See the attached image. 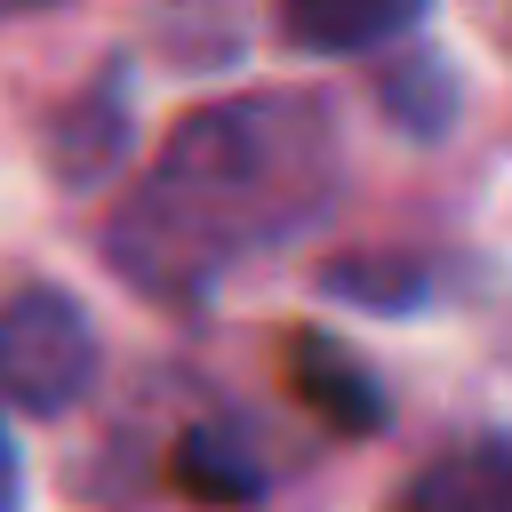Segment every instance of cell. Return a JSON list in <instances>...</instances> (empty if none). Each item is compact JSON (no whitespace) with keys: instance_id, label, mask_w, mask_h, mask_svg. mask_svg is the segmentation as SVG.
<instances>
[{"instance_id":"obj_1","label":"cell","mask_w":512,"mask_h":512,"mask_svg":"<svg viewBox=\"0 0 512 512\" xmlns=\"http://www.w3.org/2000/svg\"><path fill=\"white\" fill-rule=\"evenodd\" d=\"M336 120L312 96H224L176 120L120 200L104 256L160 304H200L232 264L296 240L336 200Z\"/></svg>"},{"instance_id":"obj_2","label":"cell","mask_w":512,"mask_h":512,"mask_svg":"<svg viewBox=\"0 0 512 512\" xmlns=\"http://www.w3.org/2000/svg\"><path fill=\"white\" fill-rule=\"evenodd\" d=\"M96 384V328L64 288H16L0 304V400L24 416H64Z\"/></svg>"},{"instance_id":"obj_3","label":"cell","mask_w":512,"mask_h":512,"mask_svg":"<svg viewBox=\"0 0 512 512\" xmlns=\"http://www.w3.org/2000/svg\"><path fill=\"white\" fill-rule=\"evenodd\" d=\"M128 160V72L104 64L56 120H48V168L64 184H104Z\"/></svg>"},{"instance_id":"obj_4","label":"cell","mask_w":512,"mask_h":512,"mask_svg":"<svg viewBox=\"0 0 512 512\" xmlns=\"http://www.w3.org/2000/svg\"><path fill=\"white\" fill-rule=\"evenodd\" d=\"M384 512H512V432H488L416 464Z\"/></svg>"},{"instance_id":"obj_5","label":"cell","mask_w":512,"mask_h":512,"mask_svg":"<svg viewBox=\"0 0 512 512\" xmlns=\"http://www.w3.org/2000/svg\"><path fill=\"white\" fill-rule=\"evenodd\" d=\"M288 384H296V400L328 424V432H376L384 424V392H376V376L336 344V336H296L288 344Z\"/></svg>"},{"instance_id":"obj_6","label":"cell","mask_w":512,"mask_h":512,"mask_svg":"<svg viewBox=\"0 0 512 512\" xmlns=\"http://www.w3.org/2000/svg\"><path fill=\"white\" fill-rule=\"evenodd\" d=\"M432 0H280V32L312 56H360L384 40H408Z\"/></svg>"},{"instance_id":"obj_7","label":"cell","mask_w":512,"mask_h":512,"mask_svg":"<svg viewBox=\"0 0 512 512\" xmlns=\"http://www.w3.org/2000/svg\"><path fill=\"white\" fill-rule=\"evenodd\" d=\"M176 480H184L192 496H208V504H248V496L264 488V472H256V456H248V440H240V432H224V424H200V432H184V440H176Z\"/></svg>"},{"instance_id":"obj_8","label":"cell","mask_w":512,"mask_h":512,"mask_svg":"<svg viewBox=\"0 0 512 512\" xmlns=\"http://www.w3.org/2000/svg\"><path fill=\"white\" fill-rule=\"evenodd\" d=\"M328 296H352V304H416L424 296V272L416 256H352V264H328Z\"/></svg>"},{"instance_id":"obj_9","label":"cell","mask_w":512,"mask_h":512,"mask_svg":"<svg viewBox=\"0 0 512 512\" xmlns=\"http://www.w3.org/2000/svg\"><path fill=\"white\" fill-rule=\"evenodd\" d=\"M24 504V464H16V440L0 432V512H16Z\"/></svg>"},{"instance_id":"obj_10","label":"cell","mask_w":512,"mask_h":512,"mask_svg":"<svg viewBox=\"0 0 512 512\" xmlns=\"http://www.w3.org/2000/svg\"><path fill=\"white\" fill-rule=\"evenodd\" d=\"M40 8H64V0H0V24L8 16H40Z\"/></svg>"}]
</instances>
